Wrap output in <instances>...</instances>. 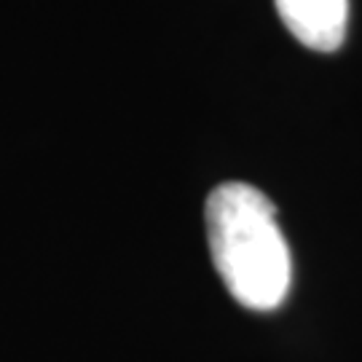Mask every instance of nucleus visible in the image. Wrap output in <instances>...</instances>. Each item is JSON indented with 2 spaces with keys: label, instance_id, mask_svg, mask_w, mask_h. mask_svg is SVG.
I'll list each match as a JSON object with an SVG mask.
<instances>
[{
  "label": "nucleus",
  "instance_id": "obj_1",
  "mask_svg": "<svg viewBox=\"0 0 362 362\" xmlns=\"http://www.w3.org/2000/svg\"><path fill=\"white\" fill-rule=\"evenodd\" d=\"M212 263L236 303L274 311L293 285V255L276 207L255 185L231 180L212 188L204 207Z\"/></svg>",
  "mask_w": 362,
  "mask_h": 362
},
{
  "label": "nucleus",
  "instance_id": "obj_2",
  "mask_svg": "<svg viewBox=\"0 0 362 362\" xmlns=\"http://www.w3.org/2000/svg\"><path fill=\"white\" fill-rule=\"evenodd\" d=\"M287 33L314 52H338L349 30V0H274Z\"/></svg>",
  "mask_w": 362,
  "mask_h": 362
}]
</instances>
